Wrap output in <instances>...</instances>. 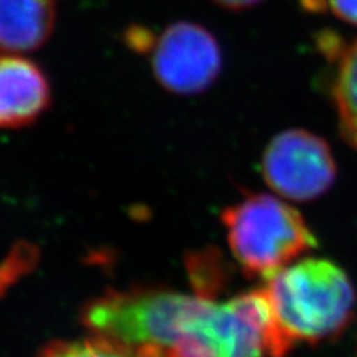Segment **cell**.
Wrapping results in <instances>:
<instances>
[{
	"mask_svg": "<svg viewBox=\"0 0 357 357\" xmlns=\"http://www.w3.org/2000/svg\"><path fill=\"white\" fill-rule=\"evenodd\" d=\"M274 314L295 344L319 342L349 325L356 292L342 268L328 259L305 258L286 265L264 287Z\"/></svg>",
	"mask_w": 357,
	"mask_h": 357,
	"instance_id": "obj_1",
	"label": "cell"
},
{
	"mask_svg": "<svg viewBox=\"0 0 357 357\" xmlns=\"http://www.w3.org/2000/svg\"><path fill=\"white\" fill-rule=\"evenodd\" d=\"M215 299L177 292L109 295L85 311V323L100 337L136 347L142 357H160L198 333Z\"/></svg>",
	"mask_w": 357,
	"mask_h": 357,
	"instance_id": "obj_2",
	"label": "cell"
},
{
	"mask_svg": "<svg viewBox=\"0 0 357 357\" xmlns=\"http://www.w3.org/2000/svg\"><path fill=\"white\" fill-rule=\"evenodd\" d=\"M232 256L244 274L270 278L317 248L299 211L273 195L253 194L222 211Z\"/></svg>",
	"mask_w": 357,
	"mask_h": 357,
	"instance_id": "obj_3",
	"label": "cell"
},
{
	"mask_svg": "<svg viewBox=\"0 0 357 357\" xmlns=\"http://www.w3.org/2000/svg\"><path fill=\"white\" fill-rule=\"evenodd\" d=\"M199 335L215 357H286L295 342L278 323L264 289L213 301Z\"/></svg>",
	"mask_w": 357,
	"mask_h": 357,
	"instance_id": "obj_4",
	"label": "cell"
},
{
	"mask_svg": "<svg viewBox=\"0 0 357 357\" xmlns=\"http://www.w3.org/2000/svg\"><path fill=\"white\" fill-rule=\"evenodd\" d=\"M265 183L280 197L307 203L326 194L337 178V164L326 140L307 130L278 132L262 155Z\"/></svg>",
	"mask_w": 357,
	"mask_h": 357,
	"instance_id": "obj_5",
	"label": "cell"
},
{
	"mask_svg": "<svg viewBox=\"0 0 357 357\" xmlns=\"http://www.w3.org/2000/svg\"><path fill=\"white\" fill-rule=\"evenodd\" d=\"M152 70L167 91L201 94L213 85L222 70L220 47L203 26L174 22L153 43Z\"/></svg>",
	"mask_w": 357,
	"mask_h": 357,
	"instance_id": "obj_6",
	"label": "cell"
},
{
	"mask_svg": "<svg viewBox=\"0 0 357 357\" xmlns=\"http://www.w3.org/2000/svg\"><path fill=\"white\" fill-rule=\"evenodd\" d=\"M50 103V84L33 61L0 57V128H18L35 121Z\"/></svg>",
	"mask_w": 357,
	"mask_h": 357,
	"instance_id": "obj_7",
	"label": "cell"
},
{
	"mask_svg": "<svg viewBox=\"0 0 357 357\" xmlns=\"http://www.w3.org/2000/svg\"><path fill=\"white\" fill-rule=\"evenodd\" d=\"M57 0H0V52H27L47 42Z\"/></svg>",
	"mask_w": 357,
	"mask_h": 357,
	"instance_id": "obj_8",
	"label": "cell"
},
{
	"mask_svg": "<svg viewBox=\"0 0 357 357\" xmlns=\"http://www.w3.org/2000/svg\"><path fill=\"white\" fill-rule=\"evenodd\" d=\"M332 97L341 137L357 151V39L337 54Z\"/></svg>",
	"mask_w": 357,
	"mask_h": 357,
	"instance_id": "obj_9",
	"label": "cell"
},
{
	"mask_svg": "<svg viewBox=\"0 0 357 357\" xmlns=\"http://www.w3.org/2000/svg\"><path fill=\"white\" fill-rule=\"evenodd\" d=\"M39 357H142L131 354L127 345L100 337L79 342H60L50 345Z\"/></svg>",
	"mask_w": 357,
	"mask_h": 357,
	"instance_id": "obj_10",
	"label": "cell"
},
{
	"mask_svg": "<svg viewBox=\"0 0 357 357\" xmlns=\"http://www.w3.org/2000/svg\"><path fill=\"white\" fill-rule=\"evenodd\" d=\"M191 280L197 295L213 299L225 284V270L218 255L210 252L194 256L191 261Z\"/></svg>",
	"mask_w": 357,
	"mask_h": 357,
	"instance_id": "obj_11",
	"label": "cell"
},
{
	"mask_svg": "<svg viewBox=\"0 0 357 357\" xmlns=\"http://www.w3.org/2000/svg\"><path fill=\"white\" fill-rule=\"evenodd\" d=\"M332 13L351 26H357V0H328Z\"/></svg>",
	"mask_w": 357,
	"mask_h": 357,
	"instance_id": "obj_12",
	"label": "cell"
},
{
	"mask_svg": "<svg viewBox=\"0 0 357 357\" xmlns=\"http://www.w3.org/2000/svg\"><path fill=\"white\" fill-rule=\"evenodd\" d=\"M213 2L228 10H245L261 3L262 0H213Z\"/></svg>",
	"mask_w": 357,
	"mask_h": 357,
	"instance_id": "obj_13",
	"label": "cell"
}]
</instances>
